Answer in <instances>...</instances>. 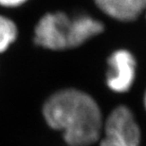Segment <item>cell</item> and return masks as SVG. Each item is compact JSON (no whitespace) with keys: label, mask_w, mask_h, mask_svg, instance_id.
<instances>
[{"label":"cell","mask_w":146,"mask_h":146,"mask_svg":"<svg viewBox=\"0 0 146 146\" xmlns=\"http://www.w3.org/2000/svg\"><path fill=\"white\" fill-rule=\"evenodd\" d=\"M100 146H139L141 129L133 113L124 106L114 109L104 122Z\"/></svg>","instance_id":"2"},{"label":"cell","mask_w":146,"mask_h":146,"mask_svg":"<svg viewBox=\"0 0 146 146\" xmlns=\"http://www.w3.org/2000/svg\"><path fill=\"white\" fill-rule=\"evenodd\" d=\"M100 11L119 22H133L144 14L146 0H94Z\"/></svg>","instance_id":"5"},{"label":"cell","mask_w":146,"mask_h":146,"mask_svg":"<svg viewBox=\"0 0 146 146\" xmlns=\"http://www.w3.org/2000/svg\"><path fill=\"white\" fill-rule=\"evenodd\" d=\"M104 24L90 14L81 13L70 17L68 30V49L79 48L86 41L104 31Z\"/></svg>","instance_id":"6"},{"label":"cell","mask_w":146,"mask_h":146,"mask_svg":"<svg viewBox=\"0 0 146 146\" xmlns=\"http://www.w3.org/2000/svg\"><path fill=\"white\" fill-rule=\"evenodd\" d=\"M106 84L114 92H127L136 77L137 61L132 52L125 48L113 51L107 60Z\"/></svg>","instance_id":"4"},{"label":"cell","mask_w":146,"mask_h":146,"mask_svg":"<svg viewBox=\"0 0 146 146\" xmlns=\"http://www.w3.org/2000/svg\"><path fill=\"white\" fill-rule=\"evenodd\" d=\"M143 15H144V17H145V19H146V11H145V13H144V14H143Z\"/></svg>","instance_id":"10"},{"label":"cell","mask_w":146,"mask_h":146,"mask_svg":"<svg viewBox=\"0 0 146 146\" xmlns=\"http://www.w3.org/2000/svg\"><path fill=\"white\" fill-rule=\"evenodd\" d=\"M70 16L65 11H48L34 27L35 45L53 51L68 49V30Z\"/></svg>","instance_id":"3"},{"label":"cell","mask_w":146,"mask_h":146,"mask_svg":"<svg viewBox=\"0 0 146 146\" xmlns=\"http://www.w3.org/2000/svg\"><path fill=\"white\" fill-rule=\"evenodd\" d=\"M143 103H144V107H145V110H146V92L144 94V98H143Z\"/></svg>","instance_id":"9"},{"label":"cell","mask_w":146,"mask_h":146,"mask_svg":"<svg viewBox=\"0 0 146 146\" xmlns=\"http://www.w3.org/2000/svg\"><path fill=\"white\" fill-rule=\"evenodd\" d=\"M43 115L52 129L62 131L70 146H86L100 139L103 115L91 96L73 88L51 95L43 106Z\"/></svg>","instance_id":"1"},{"label":"cell","mask_w":146,"mask_h":146,"mask_svg":"<svg viewBox=\"0 0 146 146\" xmlns=\"http://www.w3.org/2000/svg\"><path fill=\"white\" fill-rule=\"evenodd\" d=\"M29 0H0V7L4 9H16L25 5Z\"/></svg>","instance_id":"8"},{"label":"cell","mask_w":146,"mask_h":146,"mask_svg":"<svg viewBox=\"0 0 146 146\" xmlns=\"http://www.w3.org/2000/svg\"><path fill=\"white\" fill-rule=\"evenodd\" d=\"M18 27L14 20L0 13V53L7 51L18 37Z\"/></svg>","instance_id":"7"}]
</instances>
